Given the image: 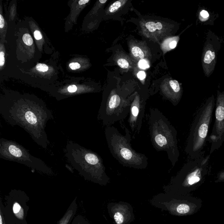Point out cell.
Wrapping results in <instances>:
<instances>
[{"label":"cell","mask_w":224,"mask_h":224,"mask_svg":"<svg viewBox=\"0 0 224 224\" xmlns=\"http://www.w3.org/2000/svg\"><path fill=\"white\" fill-rule=\"evenodd\" d=\"M0 114L11 125L23 128L38 145L46 149L49 144L46 130L53 113L42 101L29 98H6L0 104Z\"/></svg>","instance_id":"6da1fadb"},{"label":"cell","mask_w":224,"mask_h":224,"mask_svg":"<svg viewBox=\"0 0 224 224\" xmlns=\"http://www.w3.org/2000/svg\"><path fill=\"white\" fill-rule=\"evenodd\" d=\"M65 154L69 163L85 180L104 186L110 182L104 161L97 153L70 141L66 144Z\"/></svg>","instance_id":"7a4b0ae2"},{"label":"cell","mask_w":224,"mask_h":224,"mask_svg":"<svg viewBox=\"0 0 224 224\" xmlns=\"http://www.w3.org/2000/svg\"><path fill=\"white\" fill-rule=\"evenodd\" d=\"M151 141L158 151L167 152L172 167L179 160L177 132L168 118L156 108H150L147 116Z\"/></svg>","instance_id":"3957f363"},{"label":"cell","mask_w":224,"mask_h":224,"mask_svg":"<svg viewBox=\"0 0 224 224\" xmlns=\"http://www.w3.org/2000/svg\"><path fill=\"white\" fill-rule=\"evenodd\" d=\"M124 135L116 128L111 126L105 129L106 143L110 153L124 167L136 170H144L148 165V158L145 155L137 152L132 147V135L126 126Z\"/></svg>","instance_id":"277c9868"},{"label":"cell","mask_w":224,"mask_h":224,"mask_svg":"<svg viewBox=\"0 0 224 224\" xmlns=\"http://www.w3.org/2000/svg\"><path fill=\"white\" fill-rule=\"evenodd\" d=\"M215 106L214 98L211 97L198 110L192 124L185 148V152L189 159L197 158L204 154L203 149L207 141Z\"/></svg>","instance_id":"5b68a950"},{"label":"cell","mask_w":224,"mask_h":224,"mask_svg":"<svg viewBox=\"0 0 224 224\" xmlns=\"http://www.w3.org/2000/svg\"><path fill=\"white\" fill-rule=\"evenodd\" d=\"M211 168L210 155H203L195 159H190L177 175L163 187L164 192L178 194L183 188L198 183L207 175Z\"/></svg>","instance_id":"8992f818"},{"label":"cell","mask_w":224,"mask_h":224,"mask_svg":"<svg viewBox=\"0 0 224 224\" xmlns=\"http://www.w3.org/2000/svg\"><path fill=\"white\" fill-rule=\"evenodd\" d=\"M0 158L23 164L46 175L54 174L52 169L42 160L32 155L22 145L12 140L0 139Z\"/></svg>","instance_id":"52a82bcc"},{"label":"cell","mask_w":224,"mask_h":224,"mask_svg":"<svg viewBox=\"0 0 224 224\" xmlns=\"http://www.w3.org/2000/svg\"><path fill=\"white\" fill-rule=\"evenodd\" d=\"M131 99L126 100L112 91L104 98L98 113V120L105 127L112 126L116 122H122L129 113Z\"/></svg>","instance_id":"ba28073f"},{"label":"cell","mask_w":224,"mask_h":224,"mask_svg":"<svg viewBox=\"0 0 224 224\" xmlns=\"http://www.w3.org/2000/svg\"><path fill=\"white\" fill-rule=\"evenodd\" d=\"M29 198L26 193L19 190H12L5 198L3 204L0 200V210L7 224H28L26 218L29 210Z\"/></svg>","instance_id":"9c48e42d"},{"label":"cell","mask_w":224,"mask_h":224,"mask_svg":"<svg viewBox=\"0 0 224 224\" xmlns=\"http://www.w3.org/2000/svg\"><path fill=\"white\" fill-rule=\"evenodd\" d=\"M215 120L212 132L207 141L211 144L210 155L219 149L224 142V94L219 93L216 103Z\"/></svg>","instance_id":"30bf717a"},{"label":"cell","mask_w":224,"mask_h":224,"mask_svg":"<svg viewBox=\"0 0 224 224\" xmlns=\"http://www.w3.org/2000/svg\"><path fill=\"white\" fill-rule=\"evenodd\" d=\"M128 123L133 134V138L141 132L146 106V98L136 93L131 98Z\"/></svg>","instance_id":"8fae6325"},{"label":"cell","mask_w":224,"mask_h":224,"mask_svg":"<svg viewBox=\"0 0 224 224\" xmlns=\"http://www.w3.org/2000/svg\"><path fill=\"white\" fill-rule=\"evenodd\" d=\"M107 209L114 224H131L135 221L133 207L128 202H110L107 205Z\"/></svg>","instance_id":"7c38bea8"},{"label":"cell","mask_w":224,"mask_h":224,"mask_svg":"<svg viewBox=\"0 0 224 224\" xmlns=\"http://www.w3.org/2000/svg\"><path fill=\"white\" fill-rule=\"evenodd\" d=\"M161 92L166 100H168L174 106L179 103L181 97V90L178 81L170 80L163 82L161 86Z\"/></svg>","instance_id":"4fadbf2b"},{"label":"cell","mask_w":224,"mask_h":224,"mask_svg":"<svg viewBox=\"0 0 224 224\" xmlns=\"http://www.w3.org/2000/svg\"><path fill=\"white\" fill-rule=\"evenodd\" d=\"M142 28L144 34L148 37H155L165 30L164 25L160 22H146L142 24Z\"/></svg>","instance_id":"5bb4252c"},{"label":"cell","mask_w":224,"mask_h":224,"mask_svg":"<svg viewBox=\"0 0 224 224\" xmlns=\"http://www.w3.org/2000/svg\"><path fill=\"white\" fill-rule=\"evenodd\" d=\"M78 205L77 203V198L73 200L70 204L68 209L66 210L63 216L58 221L57 224H70L72 220L75 217L77 211Z\"/></svg>","instance_id":"9a60e30c"},{"label":"cell","mask_w":224,"mask_h":224,"mask_svg":"<svg viewBox=\"0 0 224 224\" xmlns=\"http://www.w3.org/2000/svg\"><path fill=\"white\" fill-rule=\"evenodd\" d=\"M131 51L133 56L137 59H144L146 57L145 51L140 46H133L131 49Z\"/></svg>","instance_id":"2e32d148"},{"label":"cell","mask_w":224,"mask_h":224,"mask_svg":"<svg viewBox=\"0 0 224 224\" xmlns=\"http://www.w3.org/2000/svg\"><path fill=\"white\" fill-rule=\"evenodd\" d=\"M127 2L126 0H120L116 1L110 6L109 11L110 13H113L117 12Z\"/></svg>","instance_id":"e0dca14e"},{"label":"cell","mask_w":224,"mask_h":224,"mask_svg":"<svg viewBox=\"0 0 224 224\" xmlns=\"http://www.w3.org/2000/svg\"><path fill=\"white\" fill-rule=\"evenodd\" d=\"M177 44V41L176 40V38H171L166 40L163 44V46L164 49L167 50H169L174 49L176 47Z\"/></svg>","instance_id":"ac0fdd59"},{"label":"cell","mask_w":224,"mask_h":224,"mask_svg":"<svg viewBox=\"0 0 224 224\" xmlns=\"http://www.w3.org/2000/svg\"><path fill=\"white\" fill-rule=\"evenodd\" d=\"M215 53L210 50L206 51L204 57V62L206 64H210L212 62L215 58Z\"/></svg>","instance_id":"d6986e66"},{"label":"cell","mask_w":224,"mask_h":224,"mask_svg":"<svg viewBox=\"0 0 224 224\" xmlns=\"http://www.w3.org/2000/svg\"><path fill=\"white\" fill-rule=\"evenodd\" d=\"M70 224H90L82 216H75Z\"/></svg>","instance_id":"ffe728a7"},{"label":"cell","mask_w":224,"mask_h":224,"mask_svg":"<svg viewBox=\"0 0 224 224\" xmlns=\"http://www.w3.org/2000/svg\"><path fill=\"white\" fill-rule=\"evenodd\" d=\"M117 63L119 66L122 69H127L129 67V63L125 59H119L117 60Z\"/></svg>","instance_id":"44dd1931"},{"label":"cell","mask_w":224,"mask_h":224,"mask_svg":"<svg viewBox=\"0 0 224 224\" xmlns=\"http://www.w3.org/2000/svg\"><path fill=\"white\" fill-rule=\"evenodd\" d=\"M24 43L28 46H31L33 44V40L31 36L28 33H26L22 37Z\"/></svg>","instance_id":"7402d4cb"},{"label":"cell","mask_w":224,"mask_h":224,"mask_svg":"<svg viewBox=\"0 0 224 224\" xmlns=\"http://www.w3.org/2000/svg\"><path fill=\"white\" fill-rule=\"evenodd\" d=\"M138 66L140 69H145L150 67L148 61L145 59L140 60L138 62Z\"/></svg>","instance_id":"603a6c76"},{"label":"cell","mask_w":224,"mask_h":224,"mask_svg":"<svg viewBox=\"0 0 224 224\" xmlns=\"http://www.w3.org/2000/svg\"><path fill=\"white\" fill-rule=\"evenodd\" d=\"M36 69L40 72H46L48 70V67L43 64H38L36 65Z\"/></svg>","instance_id":"cb8c5ba5"},{"label":"cell","mask_w":224,"mask_h":224,"mask_svg":"<svg viewBox=\"0 0 224 224\" xmlns=\"http://www.w3.org/2000/svg\"><path fill=\"white\" fill-rule=\"evenodd\" d=\"M78 88L75 85L72 84L68 87V92L70 93H74L77 91Z\"/></svg>","instance_id":"d4e9b609"},{"label":"cell","mask_w":224,"mask_h":224,"mask_svg":"<svg viewBox=\"0 0 224 224\" xmlns=\"http://www.w3.org/2000/svg\"><path fill=\"white\" fill-rule=\"evenodd\" d=\"M137 76L139 80H143L146 78V73L144 71H140L137 74Z\"/></svg>","instance_id":"484cf974"},{"label":"cell","mask_w":224,"mask_h":224,"mask_svg":"<svg viewBox=\"0 0 224 224\" xmlns=\"http://www.w3.org/2000/svg\"><path fill=\"white\" fill-rule=\"evenodd\" d=\"M69 67L72 70H75L79 69L80 68L81 65L78 63H72L69 65Z\"/></svg>","instance_id":"4316f807"},{"label":"cell","mask_w":224,"mask_h":224,"mask_svg":"<svg viewBox=\"0 0 224 224\" xmlns=\"http://www.w3.org/2000/svg\"><path fill=\"white\" fill-rule=\"evenodd\" d=\"M5 62V53L2 51H1L0 53V66L1 67H2L4 65Z\"/></svg>","instance_id":"83f0119b"},{"label":"cell","mask_w":224,"mask_h":224,"mask_svg":"<svg viewBox=\"0 0 224 224\" xmlns=\"http://www.w3.org/2000/svg\"><path fill=\"white\" fill-rule=\"evenodd\" d=\"M34 36L37 40H40L42 38V35L39 30L35 31L34 33Z\"/></svg>","instance_id":"f1b7e54d"},{"label":"cell","mask_w":224,"mask_h":224,"mask_svg":"<svg viewBox=\"0 0 224 224\" xmlns=\"http://www.w3.org/2000/svg\"><path fill=\"white\" fill-rule=\"evenodd\" d=\"M200 15L202 18H205V19L208 18L209 16V13L205 10H202L200 13Z\"/></svg>","instance_id":"f546056e"},{"label":"cell","mask_w":224,"mask_h":224,"mask_svg":"<svg viewBox=\"0 0 224 224\" xmlns=\"http://www.w3.org/2000/svg\"><path fill=\"white\" fill-rule=\"evenodd\" d=\"M0 224H7L5 221L4 214L1 210H0Z\"/></svg>","instance_id":"4dcf8cb0"},{"label":"cell","mask_w":224,"mask_h":224,"mask_svg":"<svg viewBox=\"0 0 224 224\" xmlns=\"http://www.w3.org/2000/svg\"><path fill=\"white\" fill-rule=\"evenodd\" d=\"M5 26V20H4V18L2 14L0 15V28L1 29H2Z\"/></svg>","instance_id":"1f68e13d"},{"label":"cell","mask_w":224,"mask_h":224,"mask_svg":"<svg viewBox=\"0 0 224 224\" xmlns=\"http://www.w3.org/2000/svg\"><path fill=\"white\" fill-rule=\"evenodd\" d=\"M218 179L220 180H224V170L219 173Z\"/></svg>","instance_id":"d6a6232c"},{"label":"cell","mask_w":224,"mask_h":224,"mask_svg":"<svg viewBox=\"0 0 224 224\" xmlns=\"http://www.w3.org/2000/svg\"><path fill=\"white\" fill-rule=\"evenodd\" d=\"M89 2V0H81L78 2V4L79 5H84V4H86V3H88Z\"/></svg>","instance_id":"836d02e7"},{"label":"cell","mask_w":224,"mask_h":224,"mask_svg":"<svg viewBox=\"0 0 224 224\" xmlns=\"http://www.w3.org/2000/svg\"><path fill=\"white\" fill-rule=\"evenodd\" d=\"M99 2H100V3H102V4H105V3L107 2V1H106V0H100Z\"/></svg>","instance_id":"e575fe53"},{"label":"cell","mask_w":224,"mask_h":224,"mask_svg":"<svg viewBox=\"0 0 224 224\" xmlns=\"http://www.w3.org/2000/svg\"></svg>","instance_id":"d590c367"}]
</instances>
